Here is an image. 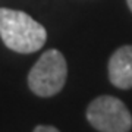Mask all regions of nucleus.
Returning <instances> with one entry per match:
<instances>
[{"mask_svg": "<svg viewBox=\"0 0 132 132\" xmlns=\"http://www.w3.org/2000/svg\"><path fill=\"white\" fill-rule=\"evenodd\" d=\"M87 119L100 132H129L132 128L131 112L123 101L112 95L93 100L87 109Z\"/></svg>", "mask_w": 132, "mask_h": 132, "instance_id": "7ed1b4c3", "label": "nucleus"}, {"mask_svg": "<svg viewBox=\"0 0 132 132\" xmlns=\"http://www.w3.org/2000/svg\"><path fill=\"white\" fill-rule=\"evenodd\" d=\"M68 66L59 50H47L41 54L28 73V87L38 97H52L60 93L66 82Z\"/></svg>", "mask_w": 132, "mask_h": 132, "instance_id": "f03ea898", "label": "nucleus"}, {"mask_svg": "<svg viewBox=\"0 0 132 132\" xmlns=\"http://www.w3.org/2000/svg\"><path fill=\"white\" fill-rule=\"evenodd\" d=\"M128 2V6H129V9H131V12H132V0H126Z\"/></svg>", "mask_w": 132, "mask_h": 132, "instance_id": "423d86ee", "label": "nucleus"}, {"mask_svg": "<svg viewBox=\"0 0 132 132\" xmlns=\"http://www.w3.org/2000/svg\"><path fill=\"white\" fill-rule=\"evenodd\" d=\"M109 79L120 90L132 88V46H122L109 60Z\"/></svg>", "mask_w": 132, "mask_h": 132, "instance_id": "20e7f679", "label": "nucleus"}, {"mask_svg": "<svg viewBox=\"0 0 132 132\" xmlns=\"http://www.w3.org/2000/svg\"><path fill=\"white\" fill-rule=\"evenodd\" d=\"M34 132H59V129H56L54 126H48V125H38L35 126Z\"/></svg>", "mask_w": 132, "mask_h": 132, "instance_id": "39448f33", "label": "nucleus"}, {"mask_svg": "<svg viewBox=\"0 0 132 132\" xmlns=\"http://www.w3.org/2000/svg\"><path fill=\"white\" fill-rule=\"evenodd\" d=\"M0 38L7 48L28 54L44 46L47 32L46 28L28 13L0 7Z\"/></svg>", "mask_w": 132, "mask_h": 132, "instance_id": "f257e3e1", "label": "nucleus"}]
</instances>
